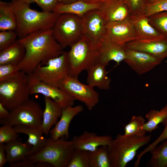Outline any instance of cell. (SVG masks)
Instances as JSON below:
<instances>
[{
  "label": "cell",
  "mask_w": 167,
  "mask_h": 167,
  "mask_svg": "<svg viewBox=\"0 0 167 167\" xmlns=\"http://www.w3.org/2000/svg\"><path fill=\"white\" fill-rule=\"evenodd\" d=\"M147 120L142 127L146 132H151L158 128L159 124L161 123L167 117V104L160 110L152 109L145 115Z\"/></svg>",
  "instance_id": "f546056e"
},
{
  "label": "cell",
  "mask_w": 167,
  "mask_h": 167,
  "mask_svg": "<svg viewBox=\"0 0 167 167\" xmlns=\"http://www.w3.org/2000/svg\"><path fill=\"white\" fill-rule=\"evenodd\" d=\"M52 29L54 37L63 49L71 46L84 35L82 18L71 14H60Z\"/></svg>",
  "instance_id": "52a82bcc"
},
{
  "label": "cell",
  "mask_w": 167,
  "mask_h": 167,
  "mask_svg": "<svg viewBox=\"0 0 167 167\" xmlns=\"http://www.w3.org/2000/svg\"><path fill=\"white\" fill-rule=\"evenodd\" d=\"M83 110V107L80 105L70 106L63 109L59 120L50 131V138L54 140L63 138L68 139L69 127L71 121Z\"/></svg>",
  "instance_id": "e0dca14e"
},
{
  "label": "cell",
  "mask_w": 167,
  "mask_h": 167,
  "mask_svg": "<svg viewBox=\"0 0 167 167\" xmlns=\"http://www.w3.org/2000/svg\"><path fill=\"white\" fill-rule=\"evenodd\" d=\"M16 20L9 3L0 2V31L15 30Z\"/></svg>",
  "instance_id": "4316f807"
},
{
  "label": "cell",
  "mask_w": 167,
  "mask_h": 167,
  "mask_svg": "<svg viewBox=\"0 0 167 167\" xmlns=\"http://www.w3.org/2000/svg\"><path fill=\"white\" fill-rule=\"evenodd\" d=\"M107 24L99 9L91 10L82 17L84 34L97 42L103 38Z\"/></svg>",
  "instance_id": "5bb4252c"
},
{
  "label": "cell",
  "mask_w": 167,
  "mask_h": 167,
  "mask_svg": "<svg viewBox=\"0 0 167 167\" xmlns=\"http://www.w3.org/2000/svg\"><path fill=\"white\" fill-rule=\"evenodd\" d=\"M30 95L28 75L23 71L0 82V103L10 111L28 100Z\"/></svg>",
  "instance_id": "8992f818"
},
{
  "label": "cell",
  "mask_w": 167,
  "mask_h": 167,
  "mask_svg": "<svg viewBox=\"0 0 167 167\" xmlns=\"http://www.w3.org/2000/svg\"><path fill=\"white\" fill-rule=\"evenodd\" d=\"M99 9L107 23L129 19L131 15L125 0H106Z\"/></svg>",
  "instance_id": "2e32d148"
},
{
  "label": "cell",
  "mask_w": 167,
  "mask_h": 167,
  "mask_svg": "<svg viewBox=\"0 0 167 167\" xmlns=\"http://www.w3.org/2000/svg\"><path fill=\"white\" fill-rule=\"evenodd\" d=\"M150 24L167 38V11L158 12L148 17Z\"/></svg>",
  "instance_id": "1f68e13d"
},
{
  "label": "cell",
  "mask_w": 167,
  "mask_h": 167,
  "mask_svg": "<svg viewBox=\"0 0 167 167\" xmlns=\"http://www.w3.org/2000/svg\"><path fill=\"white\" fill-rule=\"evenodd\" d=\"M75 149L72 140L64 138L54 140L49 138L41 149L25 159L33 163H45L54 167H67Z\"/></svg>",
  "instance_id": "5b68a950"
},
{
  "label": "cell",
  "mask_w": 167,
  "mask_h": 167,
  "mask_svg": "<svg viewBox=\"0 0 167 167\" xmlns=\"http://www.w3.org/2000/svg\"><path fill=\"white\" fill-rule=\"evenodd\" d=\"M10 111L9 118L1 124L32 128H39L41 126L43 110L33 100L29 99Z\"/></svg>",
  "instance_id": "ba28073f"
},
{
  "label": "cell",
  "mask_w": 167,
  "mask_h": 167,
  "mask_svg": "<svg viewBox=\"0 0 167 167\" xmlns=\"http://www.w3.org/2000/svg\"><path fill=\"white\" fill-rule=\"evenodd\" d=\"M130 19L134 27L138 39L150 40L166 38L150 24L148 17L144 14L132 15Z\"/></svg>",
  "instance_id": "ffe728a7"
},
{
  "label": "cell",
  "mask_w": 167,
  "mask_h": 167,
  "mask_svg": "<svg viewBox=\"0 0 167 167\" xmlns=\"http://www.w3.org/2000/svg\"><path fill=\"white\" fill-rule=\"evenodd\" d=\"M147 4H151L154 3L159 0H145Z\"/></svg>",
  "instance_id": "f6af8a7d"
},
{
  "label": "cell",
  "mask_w": 167,
  "mask_h": 167,
  "mask_svg": "<svg viewBox=\"0 0 167 167\" xmlns=\"http://www.w3.org/2000/svg\"><path fill=\"white\" fill-rule=\"evenodd\" d=\"M25 54L24 46L18 40L0 51V65L7 64H18Z\"/></svg>",
  "instance_id": "484cf974"
},
{
  "label": "cell",
  "mask_w": 167,
  "mask_h": 167,
  "mask_svg": "<svg viewBox=\"0 0 167 167\" xmlns=\"http://www.w3.org/2000/svg\"><path fill=\"white\" fill-rule=\"evenodd\" d=\"M41 81L58 87L60 83L70 76L67 52L49 60L44 65L38 66L33 72Z\"/></svg>",
  "instance_id": "9c48e42d"
},
{
  "label": "cell",
  "mask_w": 167,
  "mask_h": 167,
  "mask_svg": "<svg viewBox=\"0 0 167 167\" xmlns=\"http://www.w3.org/2000/svg\"><path fill=\"white\" fill-rule=\"evenodd\" d=\"M137 39L134 27L129 19L107 23L102 39L124 46L126 43Z\"/></svg>",
  "instance_id": "7c38bea8"
},
{
  "label": "cell",
  "mask_w": 167,
  "mask_h": 167,
  "mask_svg": "<svg viewBox=\"0 0 167 167\" xmlns=\"http://www.w3.org/2000/svg\"><path fill=\"white\" fill-rule=\"evenodd\" d=\"M10 111L0 103V122L1 124L9 117Z\"/></svg>",
  "instance_id": "b9f144b4"
},
{
  "label": "cell",
  "mask_w": 167,
  "mask_h": 167,
  "mask_svg": "<svg viewBox=\"0 0 167 167\" xmlns=\"http://www.w3.org/2000/svg\"><path fill=\"white\" fill-rule=\"evenodd\" d=\"M36 3L43 11H52L59 3L57 0H37Z\"/></svg>",
  "instance_id": "ab89813d"
},
{
  "label": "cell",
  "mask_w": 167,
  "mask_h": 167,
  "mask_svg": "<svg viewBox=\"0 0 167 167\" xmlns=\"http://www.w3.org/2000/svg\"><path fill=\"white\" fill-rule=\"evenodd\" d=\"M21 72L18 64L10 63L0 65V82L16 77Z\"/></svg>",
  "instance_id": "e575fe53"
},
{
  "label": "cell",
  "mask_w": 167,
  "mask_h": 167,
  "mask_svg": "<svg viewBox=\"0 0 167 167\" xmlns=\"http://www.w3.org/2000/svg\"><path fill=\"white\" fill-rule=\"evenodd\" d=\"M74 2V0H62V2L64 3H69Z\"/></svg>",
  "instance_id": "bcb514c9"
},
{
  "label": "cell",
  "mask_w": 167,
  "mask_h": 167,
  "mask_svg": "<svg viewBox=\"0 0 167 167\" xmlns=\"http://www.w3.org/2000/svg\"><path fill=\"white\" fill-rule=\"evenodd\" d=\"M45 107L43 111L40 128L44 135H47L51 128L57 122L62 111V108L52 99L45 97Z\"/></svg>",
  "instance_id": "44dd1931"
},
{
  "label": "cell",
  "mask_w": 167,
  "mask_h": 167,
  "mask_svg": "<svg viewBox=\"0 0 167 167\" xmlns=\"http://www.w3.org/2000/svg\"><path fill=\"white\" fill-rule=\"evenodd\" d=\"M7 162L10 164L24 159L30 155L32 147L27 142L17 139L5 144Z\"/></svg>",
  "instance_id": "cb8c5ba5"
},
{
  "label": "cell",
  "mask_w": 167,
  "mask_h": 167,
  "mask_svg": "<svg viewBox=\"0 0 167 167\" xmlns=\"http://www.w3.org/2000/svg\"><path fill=\"white\" fill-rule=\"evenodd\" d=\"M18 134L12 126L8 124L3 125L0 127V143H6L17 139Z\"/></svg>",
  "instance_id": "d590c367"
},
{
  "label": "cell",
  "mask_w": 167,
  "mask_h": 167,
  "mask_svg": "<svg viewBox=\"0 0 167 167\" xmlns=\"http://www.w3.org/2000/svg\"><path fill=\"white\" fill-rule=\"evenodd\" d=\"M67 52L70 76L78 78L97 62L100 55V43L84 34L78 41L70 47Z\"/></svg>",
  "instance_id": "3957f363"
},
{
  "label": "cell",
  "mask_w": 167,
  "mask_h": 167,
  "mask_svg": "<svg viewBox=\"0 0 167 167\" xmlns=\"http://www.w3.org/2000/svg\"><path fill=\"white\" fill-rule=\"evenodd\" d=\"M88 153L90 167H111L107 146L100 147Z\"/></svg>",
  "instance_id": "83f0119b"
},
{
  "label": "cell",
  "mask_w": 167,
  "mask_h": 167,
  "mask_svg": "<svg viewBox=\"0 0 167 167\" xmlns=\"http://www.w3.org/2000/svg\"><path fill=\"white\" fill-rule=\"evenodd\" d=\"M151 157L146 166L151 167H167V139L151 152Z\"/></svg>",
  "instance_id": "f1b7e54d"
},
{
  "label": "cell",
  "mask_w": 167,
  "mask_h": 167,
  "mask_svg": "<svg viewBox=\"0 0 167 167\" xmlns=\"http://www.w3.org/2000/svg\"><path fill=\"white\" fill-rule=\"evenodd\" d=\"M112 139L110 135H100L85 131L79 135L74 136L72 140L75 149L90 152L100 147L108 146Z\"/></svg>",
  "instance_id": "ac0fdd59"
},
{
  "label": "cell",
  "mask_w": 167,
  "mask_h": 167,
  "mask_svg": "<svg viewBox=\"0 0 167 167\" xmlns=\"http://www.w3.org/2000/svg\"><path fill=\"white\" fill-rule=\"evenodd\" d=\"M27 75L30 95L42 94L52 99L62 109L74 105L75 100L62 88L41 81L33 73Z\"/></svg>",
  "instance_id": "8fae6325"
},
{
  "label": "cell",
  "mask_w": 167,
  "mask_h": 167,
  "mask_svg": "<svg viewBox=\"0 0 167 167\" xmlns=\"http://www.w3.org/2000/svg\"><path fill=\"white\" fill-rule=\"evenodd\" d=\"M67 167H90L88 152L75 149Z\"/></svg>",
  "instance_id": "d6a6232c"
},
{
  "label": "cell",
  "mask_w": 167,
  "mask_h": 167,
  "mask_svg": "<svg viewBox=\"0 0 167 167\" xmlns=\"http://www.w3.org/2000/svg\"><path fill=\"white\" fill-rule=\"evenodd\" d=\"M18 41L24 46L25 54L18 66L27 75L32 73L39 65H44L64 52L54 37L52 28L35 32Z\"/></svg>",
  "instance_id": "6da1fadb"
},
{
  "label": "cell",
  "mask_w": 167,
  "mask_h": 167,
  "mask_svg": "<svg viewBox=\"0 0 167 167\" xmlns=\"http://www.w3.org/2000/svg\"><path fill=\"white\" fill-rule=\"evenodd\" d=\"M124 47L146 53L161 61L167 57V38L150 40L137 39L126 43Z\"/></svg>",
  "instance_id": "9a60e30c"
},
{
  "label": "cell",
  "mask_w": 167,
  "mask_h": 167,
  "mask_svg": "<svg viewBox=\"0 0 167 167\" xmlns=\"http://www.w3.org/2000/svg\"><path fill=\"white\" fill-rule=\"evenodd\" d=\"M100 55L98 62L107 66L113 61L118 65L126 57V49L122 46L101 40L99 41Z\"/></svg>",
  "instance_id": "d6986e66"
},
{
  "label": "cell",
  "mask_w": 167,
  "mask_h": 167,
  "mask_svg": "<svg viewBox=\"0 0 167 167\" xmlns=\"http://www.w3.org/2000/svg\"><path fill=\"white\" fill-rule=\"evenodd\" d=\"M125 49L126 57L124 61L138 75H141L149 71L161 62L160 60L146 53Z\"/></svg>",
  "instance_id": "4fadbf2b"
},
{
  "label": "cell",
  "mask_w": 167,
  "mask_h": 167,
  "mask_svg": "<svg viewBox=\"0 0 167 167\" xmlns=\"http://www.w3.org/2000/svg\"><path fill=\"white\" fill-rule=\"evenodd\" d=\"M164 126V128L159 136L152 143L147 147L141 152L137 156L136 159L134 163V166H139L141 159L142 156L146 153L150 152L155 147L161 142L167 139V117L162 122Z\"/></svg>",
  "instance_id": "836d02e7"
},
{
  "label": "cell",
  "mask_w": 167,
  "mask_h": 167,
  "mask_svg": "<svg viewBox=\"0 0 167 167\" xmlns=\"http://www.w3.org/2000/svg\"><path fill=\"white\" fill-rule=\"evenodd\" d=\"M146 123L144 118L140 115L133 116L130 122L124 128L125 136L136 135L143 137L145 135L146 132L142 128Z\"/></svg>",
  "instance_id": "4dcf8cb0"
},
{
  "label": "cell",
  "mask_w": 167,
  "mask_h": 167,
  "mask_svg": "<svg viewBox=\"0 0 167 167\" xmlns=\"http://www.w3.org/2000/svg\"><path fill=\"white\" fill-rule=\"evenodd\" d=\"M17 34L13 30L1 31L0 32V51L4 49L16 40Z\"/></svg>",
  "instance_id": "8d00e7d4"
},
{
  "label": "cell",
  "mask_w": 167,
  "mask_h": 167,
  "mask_svg": "<svg viewBox=\"0 0 167 167\" xmlns=\"http://www.w3.org/2000/svg\"><path fill=\"white\" fill-rule=\"evenodd\" d=\"M7 162L5 144L0 143V167H2Z\"/></svg>",
  "instance_id": "60d3db41"
},
{
  "label": "cell",
  "mask_w": 167,
  "mask_h": 167,
  "mask_svg": "<svg viewBox=\"0 0 167 167\" xmlns=\"http://www.w3.org/2000/svg\"><path fill=\"white\" fill-rule=\"evenodd\" d=\"M13 127L17 133L23 134L28 136L26 142L32 147L30 155L40 150L45 145L48 139L44 136V134L40 127L32 128L21 126H15Z\"/></svg>",
  "instance_id": "d4e9b609"
},
{
  "label": "cell",
  "mask_w": 167,
  "mask_h": 167,
  "mask_svg": "<svg viewBox=\"0 0 167 167\" xmlns=\"http://www.w3.org/2000/svg\"><path fill=\"white\" fill-rule=\"evenodd\" d=\"M58 87L83 103L88 109L92 110L99 103V95L94 88L80 82L78 78L69 76L62 81Z\"/></svg>",
  "instance_id": "30bf717a"
},
{
  "label": "cell",
  "mask_w": 167,
  "mask_h": 167,
  "mask_svg": "<svg viewBox=\"0 0 167 167\" xmlns=\"http://www.w3.org/2000/svg\"><path fill=\"white\" fill-rule=\"evenodd\" d=\"M22 2H23L27 4L30 5V4L35 2L37 0H19Z\"/></svg>",
  "instance_id": "ee69618b"
},
{
  "label": "cell",
  "mask_w": 167,
  "mask_h": 167,
  "mask_svg": "<svg viewBox=\"0 0 167 167\" xmlns=\"http://www.w3.org/2000/svg\"><path fill=\"white\" fill-rule=\"evenodd\" d=\"M131 15L144 14L147 5L145 0H125Z\"/></svg>",
  "instance_id": "f35d334b"
},
{
  "label": "cell",
  "mask_w": 167,
  "mask_h": 167,
  "mask_svg": "<svg viewBox=\"0 0 167 167\" xmlns=\"http://www.w3.org/2000/svg\"><path fill=\"white\" fill-rule=\"evenodd\" d=\"M59 2H61L62 0H57Z\"/></svg>",
  "instance_id": "7dc6e473"
},
{
  "label": "cell",
  "mask_w": 167,
  "mask_h": 167,
  "mask_svg": "<svg viewBox=\"0 0 167 167\" xmlns=\"http://www.w3.org/2000/svg\"><path fill=\"white\" fill-rule=\"evenodd\" d=\"M9 3L16 18L15 31L19 39L36 31L52 28L60 15L32 9L29 5L19 0H11Z\"/></svg>",
  "instance_id": "7a4b0ae2"
},
{
  "label": "cell",
  "mask_w": 167,
  "mask_h": 167,
  "mask_svg": "<svg viewBox=\"0 0 167 167\" xmlns=\"http://www.w3.org/2000/svg\"><path fill=\"white\" fill-rule=\"evenodd\" d=\"M151 136H125L119 134L107 146L111 167H125L137 151L150 141Z\"/></svg>",
  "instance_id": "277c9868"
},
{
  "label": "cell",
  "mask_w": 167,
  "mask_h": 167,
  "mask_svg": "<svg viewBox=\"0 0 167 167\" xmlns=\"http://www.w3.org/2000/svg\"><path fill=\"white\" fill-rule=\"evenodd\" d=\"M104 65L97 62L87 70L88 84L100 89L106 90L110 88L111 79L107 75L108 72Z\"/></svg>",
  "instance_id": "7402d4cb"
},
{
  "label": "cell",
  "mask_w": 167,
  "mask_h": 167,
  "mask_svg": "<svg viewBox=\"0 0 167 167\" xmlns=\"http://www.w3.org/2000/svg\"><path fill=\"white\" fill-rule=\"evenodd\" d=\"M79 0H74V1ZM91 4H100L106 0H80Z\"/></svg>",
  "instance_id": "7bdbcfd3"
},
{
  "label": "cell",
  "mask_w": 167,
  "mask_h": 167,
  "mask_svg": "<svg viewBox=\"0 0 167 167\" xmlns=\"http://www.w3.org/2000/svg\"><path fill=\"white\" fill-rule=\"evenodd\" d=\"M167 11V0H159L151 4H147L144 14L147 17L154 14Z\"/></svg>",
  "instance_id": "74e56055"
},
{
  "label": "cell",
  "mask_w": 167,
  "mask_h": 167,
  "mask_svg": "<svg viewBox=\"0 0 167 167\" xmlns=\"http://www.w3.org/2000/svg\"><path fill=\"white\" fill-rule=\"evenodd\" d=\"M100 4L88 3L82 0H77L69 3L59 2L52 11L60 14H69L82 17L88 11L99 9Z\"/></svg>",
  "instance_id": "603a6c76"
}]
</instances>
